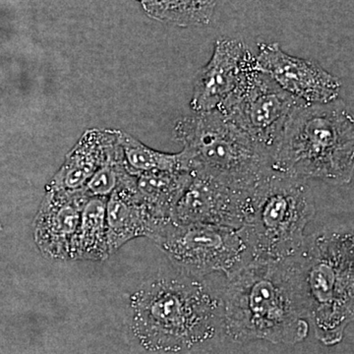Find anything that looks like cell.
Returning a JSON list of instances; mask_svg holds the SVG:
<instances>
[{
  "label": "cell",
  "mask_w": 354,
  "mask_h": 354,
  "mask_svg": "<svg viewBox=\"0 0 354 354\" xmlns=\"http://www.w3.org/2000/svg\"><path fill=\"white\" fill-rule=\"evenodd\" d=\"M221 322L228 337L237 342H304L310 322L297 256L281 261L252 260L227 277Z\"/></svg>",
  "instance_id": "1"
},
{
  "label": "cell",
  "mask_w": 354,
  "mask_h": 354,
  "mask_svg": "<svg viewBox=\"0 0 354 354\" xmlns=\"http://www.w3.org/2000/svg\"><path fill=\"white\" fill-rule=\"evenodd\" d=\"M272 171L344 185L354 172V120L344 102L297 106L271 152Z\"/></svg>",
  "instance_id": "2"
},
{
  "label": "cell",
  "mask_w": 354,
  "mask_h": 354,
  "mask_svg": "<svg viewBox=\"0 0 354 354\" xmlns=\"http://www.w3.org/2000/svg\"><path fill=\"white\" fill-rule=\"evenodd\" d=\"M133 330L144 348L178 353L209 341L221 321V302L194 278L157 279L131 298Z\"/></svg>",
  "instance_id": "3"
},
{
  "label": "cell",
  "mask_w": 354,
  "mask_h": 354,
  "mask_svg": "<svg viewBox=\"0 0 354 354\" xmlns=\"http://www.w3.org/2000/svg\"><path fill=\"white\" fill-rule=\"evenodd\" d=\"M297 259L309 322L319 341L335 346L353 320V230L307 234Z\"/></svg>",
  "instance_id": "4"
},
{
  "label": "cell",
  "mask_w": 354,
  "mask_h": 354,
  "mask_svg": "<svg viewBox=\"0 0 354 354\" xmlns=\"http://www.w3.org/2000/svg\"><path fill=\"white\" fill-rule=\"evenodd\" d=\"M315 215L306 180L272 171L256 185L250 213L239 230L251 259L286 260L301 250Z\"/></svg>",
  "instance_id": "5"
},
{
  "label": "cell",
  "mask_w": 354,
  "mask_h": 354,
  "mask_svg": "<svg viewBox=\"0 0 354 354\" xmlns=\"http://www.w3.org/2000/svg\"><path fill=\"white\" fill-rule=\"evenodd\" d=\"M176 135L191 171H204L244 187H253L272 172L270 153L218 109L184 118Z\"/></svg>",
  "instance_id": "6"
},
{
  "label": "cell",
  "mask_w": 354,
  "mask_h": 354,
  "mask_svg": "<svg viewBox=\"0 0 354 354\" xmlns=\"http://www.w3.org/2000/svg\"><path fill=\"white\" fill-rule=\"evenodd\" d=\"M153 241L190 278L216 272L227 278L252 260L239 230L220 225L171 220Z\"/></svg>",
  "instance_id": "7"
},
{
  "label": "cell",
  "mask_w": 354,
  "mask_h": 354,
  "mask_svg": "<svg viewBox=\"0 0 354 354\" xmlns=\"http://www.w3.org/2000/svg\"><path fill=\"white\" fill-rule=\"evenodd\" d=\"M302 104L258 68L255 59L234 92L216 109L271 157L286 120Z\"/></svg>",
  "instance_id": "8"
},
{
  "label": "cell",
  "mask_w": 354,
  "mask_h": 354,
  "mask_svg": "<svg viewBox=\"0 0 354 354\" xmlns=\"http://www.w3.org/2000/svg\"><path fill=\"white\" fill-rule=\"evenodd\" d=\"M171 220L179 225L207 223L239 230L250 213L253 187H244L206 174L192 171Z\"/></svg>",
  "instance_id": "9"
},
{
  "label": "cell",
  "mask_w": 354,
  "mask_h": 354,
  "mask_svg": "<svg viewBox=\"0 0 354 354\" xmlns=\"http://www.w3.org/2000/svg\"><path fill=\"white\" fill-rule=\"evenodd\" d=\"M258 68L279 87L307 104H327L339 99L342 82L316 62L292 57L278 43H262L255 55Z\"/></svg>",
  "instance_id": "10"
},
{
  "label": "cell",
  "mask_w": 354,
  "mask_h": 354,
  "mask_svg": "<svg viewBox=\"0 0 354 354\" xmlns=\"http://www.w3.org/2000/svg\"><path fill=\"white\" fill-rule=\"evenodd\" d=\"M255 55L239 39L221 38L213 55L199 72L193 90L194 113L215 111L234 92Z\"/></svg>",
  "instance_id": "11"
},
{
  "label": "cell",
  "mask_w": 354,
  "mask_h": 354,
  "mask_svg": "<svg viewBox=\"0 0 354 354\" xmlns=\"http://www.w3.org/2000/svg\"><path fill=\"white\" fill-rule=\"evenodd\" d=\"M88 196L83 189H50L35 218L34 239L44 257L70 260L72 241Z\"/></svg>",
  "instance_id": "12"
},
{
  "label": "cell",
  "mask_w": 354,
  "mask_h": 354,
  "mask_svg": "<svg viewBox=\"0 0 354 354\" xmlns=\"http://www.w3.org/2000/svg\"><path fill=\"white\" fill-rule=\"evenodd\" d=\"M171 218L153 213L142 201L136 186H121L108 198L106 211L109 256L136 237L153 239Z\"/></svg>",
  "instance_id": "13"
},
{
  "label": "cell",
  "mask_w": 354,
  "mask_h": 354,
  "mask_svg": "<svg viewBox=\"0 0 354 354\" xmlns=\"http://www.w3.org/2000/svg\"><path fill=\"white\" fill-rule=\"evenodd\" d=\"M106 203V197H88L72 241L70 260L102 261L109 257Z\"/></svg>",
  "instance_id": "14"
},
{
  "label": "cell",
  "mask_w": 354,
  "mask_h": 354,
  "mask_svg": "<svg viewBox=\"0 0 354 354\" xmlns=\"http://www.w3.org/2000/svg\"><path fill=\"white\" fill-rule=\"evenodd\" d=\"M191 176V171H162L139 174L135 178L142 201L157 215L171 218L174 207L187 188Z\"/></svg>",
  "instance_id": "15"
},
{
  "label": "cell",
  "mask_w": 354,
  "mask_h": 354,
  "mask_svg": "<svg viewBox=\"0 0 354 354\" xmlns=\"http://www.w3.org/2000/svg\"><path fill=\"white\" fill-rule=\"evenodd\" d=\"M124 165L132 176L162 171H191L189 160L183 152L165 153L149 148L129 135L120 137Z\"/></svg>",
  "instance_id": "16"
},
{
  "label": "cell",
  "mask_w": 354,
  "mask_h": 354,
  "mask_svg": "<svg viewBox=\"0 0 354 354\" xmlns=\"http://www.w3.org/2000/svg\"><path fill=\"white\" fill-rule=\"evenodd\" d=\"M218 0H145L147 8L158 17L183 26L209 24Z\"/></svg>",
  "instance_id": "17"
},
{
  "label": "cell",
  "mask_w": 354,
  "mask_h": 354,
  "mask_svg": "<svg viewBox=\"0 0 354 354\" xmlns=\"http://www.w3.org/2000/svg\"><path fill=\"white\" fill-rule=\"evenodd\" d=\"M102 160L99 151L84 148L76 151L65 162L51 183V189L77 191L83 189L91 176L99 169Z\"/></svg>",
  "instance_id": "18"
},
{
  "label": "cell",
  "mask_w": 354,
  "mask_h": 354,
  "mask_svg": "<svg viewBox=\"0 0 354 354\" xmlns=\"http://www.w3.org/2000/svg\"><path fill=\"white\" fill-rule=\"evenodd\" d=\"M134 180L135 176L127 171L125 165L121 167L120 162L109 158L91 176L83 190L88 197L109 198L118 187Z\"/></svg>",
  "instance_id": "19"
}]
</instances>
